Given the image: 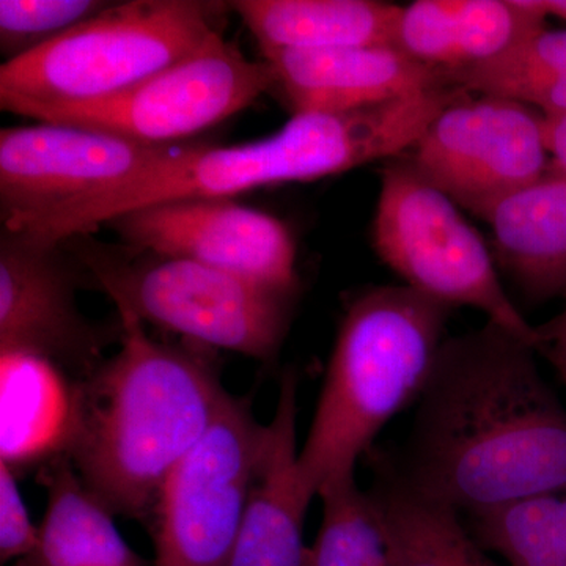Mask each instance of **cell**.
<instances>
[{"instance_id":"obj_3","label":"cell","mask_w":566,"mask_h":566,"mask_svg":"<svg viewBox=\"0 0 566 566\" xmlns=\"http://www.w3.org/2000/svg\"><path fill=\"white\" fill-rule=\"evenodd\" d=\"M117 311L120 349L77 379L66 457L112 515L145 520L229 392L202 354L158 344L137 316Z\"/></svg>"},{"instance_id":"obj_6","label":"cell","mask_w":566,"mask_h":566,"mask_svg":"<svg viewBox=\"0 0 566 566\" xmlns=\"http://www.w3.org/2000/svg\"><path fill=\"white\" fill-rule=\"evenodd\" d=\"M74 259L115 307L211 348L252 359H274L292 319L296 294L275 292L248 279L189 260L114 248L74 237Z\"/></svg>"},{"instance_id":"obj_9","label":"cell","mask_w":566,"mask_h":566,"mask_svg":"<svg viewBox=\"0 0 566 566\" xmlns=\"http://www.w3.org/2000/svg\"><path fill=\"white\" fill-rule=\"evenodd\" d=\"M274 87L268 63L216 33L200 50L109 98L33 107L22 117L84 126L151 145L210 129Z\"/></svg>"},{"instance_id":"obj_11","label":"cell","mask_w":566,"mask_h":566,"mask_svg":"<svg viewBox=\"0 0 566 566\" xmlns=\"http://www.w3.org/2000/svg\"><path fill=\"white\" fill-rule=\"evenodd\" d=\"M175 145L36 123L0 132V218L21 230L66 205L106 191L164 158Z\"/></svg>"},{"instance_id":"obj_23","label":"cell","mask_w":566,"mask_h":566,"mask_svg":"<svg viewBox=\"0 0 566 566\" xmlns=\"http://www.w3.org/2000/svg\"><path fill=\"white\" fill-rule=\"evenodd\" d=\"M468 523L475 542L504 557L510 566H566L560 495H543L469 516Z\"/></svg>"},{"instance_id":"obj_13","label":"cell","mask_w":566,"mask_h":566,"mask_svg":"<svg viewBox=\"0 0 566 566\" xmlns=\"http://www.w3.org/2000/svg\"><path fill=\"white\" fill-rule=\"evenodd\" d=\"M125 245L189 260L296 294V245L289 227L233 199H188L150 205L107 223Z\"/></svg>"},{"instance_id":"obj_5","label":"cell","mask_w":566,"mask_h":566,"mask_svg":"<svg viewBox=\"0 0 566 566\" xmlns=\"http://www.w3.org/2000/svg\"><path fill=\"white\" fill-rule=\"evenodd\" d=\"M223 6L199 0H129L39 50L0 66V106L24 115L50 104L109 98L161 73L222 32Z\"/></svg>"},{"instance_id":"obj_21","label":"cell","mask_w":566,"mask_h":566,"mask_svg":"<svg viewBox=\"0 0 566 566\" xmlns=\"http://www.w3.org/2000/svg\"><path fill=\"white\" fill-rule=\"evenodd\" d=\"M368 494L385 532L390 566H499L486 557L460 513L416 493L385 453L374 457Z\"/></svg>"},{"instance_id":"obj_16","label":"cell","mask_w":566,"mask_h":566,"mask_svg":"<svg viewBox=\"0 0 566 566\" xmlns=\"http://www.w3.org/2000/svg\"><path fill=\"white\" fill-rule=\"evenodd\" d=\"M545 21L536 0H417L401 7L394 46L450 77L520 46Z\"/></svg>"},{"instance_id":"obj_29","label":"cell","mask_w":566,"mask_h":566,"mask_svg":"<svg viewBox=\"0 0 566 566\" xmlns=\"http://www.w3.org/2000/svg\"><path fill=\"white\" fill-rule=\"evenodd\" d=\"M539 10L547 17H556L566 22V0H536Z\"/></svg>"},{"instance_id":"obj_22","label":"cell","mask_w":566,"mask_h":566,"mask_svg":"<svg viewBox=\"0 0 566 566\" xmlns=\"http://www.w3.org/2000/svg\"><path fill=\"white\" fill-rule=\"evenodd\" d=\"M455 87L501 96L543 115L566 111V31H542L501 57L450 74Z\"/></svg>"},{"instance_id":"obj_12","label":"cell","mask_w":566,"mask_h":566,"mask_svg":"<svg viewBox=\"0 0 566 566\" xmlns=\"http://www.w3.org/2000/svg\"><path fill=\"white\" fill-rule=\"evenodd\" d=\"M62 244L2 229L0 233V354L36 357L82 379L103 363V352L120 340L77 305L81 277Z\"/></svg>"},{"instance_id":"obj_27","label":"cell","mask_w":566,"mask_h":566,"mask_svg":"<svg viewBox=\"0 0 566 566\" xmlns=\"http://www.w3.org/2000/svg\"><path fill=\"white\" fill-rule=\"evenodd\" d=\"M564 297V311L551 322L536 327L539 338L536 353H542L556 368L562 381L566 382V294Z\"/></svg>"},{"instance_id":"obj_10","label":"cell","mask_w":566,"mask_h":566,"mask_svg":"<svg viewBox=\"0 0 566 566\" xmlns=\"http://www.w3.org/2000/svg\"><path fill=\"white\" fill-rule=\"evenodd\" d=\"M547 158L542 117L526 104L465 95L428 126L409 161L453 203L488 221L499 203L549 170Z\"/></svg>"},{"instance_id":"obj_17","label":"cell","mask_w":566,"mask_h":566,"mask_svg":"<svg viewBox=\"0 0 566 566\" xmlns=\"http://www.w3.org/2000/svg\"><path fill=\"white\" fill-rule=\"evenodd\" d=\"M499 263L532 301L566 294V175L549 167L488 218Z\"/></svg>"},{"instance_id":"obj_30","label":"cell","mask_w":566,"mask_h":566,"mask_svg":"<svg viewBox=\"0 0 566 566\" xmlns=\"http://www.w3.org/2000/svg\"><path fill=\"white\" fill-rule=\"evenodd\" d=\"M560 512L566 528V494H560Z\"/></svg>"},{"instance_id":"obj_19","label":"cell","mask_w":566,"mask_h":566,"mask_svg":"<svg viewBox=\"0 0 566 566\" xmlns=\"http://www.w3.org/2000/svg\"><path fill=\"white\" fill-rule=\"evenodd\" d=\"M260 50L326 51L392 44L401 7L374 0H234Z\"/></svg>"},{"instance_id":"obj_26","label":"cell","mask_w":566,"mask_h":566,"mask_svg":"<svg viewBox=\"0 0 566 566\" xmlns=\"http://www.w3.org/2000/svg\"><path fill=\"white\" fill-rule=\"evenodd\" d=\"M39 542L28 506L17 482V472L0 463V562L2 566L31 554Z\"/></svg>"},{"instance_id":"obj_15","label":"cell","mask_w":566,"mask_h":566,"mask_svg":"<svg viewBox=\"0 0 566 566\" xmlns=\"http://www.w3.org/2000/svg\"><path fill=\"white\" fill-rule=\"evenodd\" d=\"M297 375H283L230 566H307L304 524L316 497L296 442Z\"/></svg>"},{"instance_id":"obj_18","label":"cell","mask_w":566,"mask_h":566,"mask_svg":"<svg viewBox=\"0 0 566 566\" xmlns=\"http://www.w3.org/2000/svg\"><path fill=\"white\" fill-rule=\"evenodd\" d=\"M2 461L11 471L66 457L76 423L77 379L46 360L0 354Z\"/></svg>"},{"instance_id":"obj_20","label":"cell","mask_w":566,"mask_h":566,"mask_svg":"<svg viewBox=\"0 0 566 566\" xmlns=\"http://www.w3.org/2000/svg\"><path fill=\"white\" fill-rule=\"evenodd\" d=\"M48 504L39 542L11 566H148L123 538L114 515L82 482L69 457L43 465Z\"/></svg>"},{"instance_id":"obj_25","label":"cell","mask_w":566,"mask_h":566,"mask_svg":"<svg viewBox=\"0 0 566 566\" xmlns=\"http://www.w3.org/2000/svg\"><path fill=\"white\" fill-rule=\"evenodd\" d=\"M109 6L98 0H2L0 51L6 62L39 50Z\"/></svg>"},{"instance_id":"obj_14","label":"cell","mask_w":566,"mask_h":566,"mask_svg":"<svg viewBox=\"0 0 566 566\" xmlns=\"http://www.w3.org/2000/svg\"><path fill=\"white\" fill-rule=\"evenodd\" d=\"M260 51L293 115L363 109L453 85L444 71L417 62L392 44Z\"/></svg>"},{"instance_id":"obj_2","label":"cell","mask_w":566,"mask_h":566,"mask_svg":"<svg viewBox=\"0 0 566 566\" xmlns=\"http://www.w3.org/2000/svg\"><path fill=\"white\" fill-rule=\"evenodd\" d=\"M455 102L447 88L335 114H297L273 136L230 147H175L106 191L66 205L17 232L61 244L106 227L125 212L188 199L314 181L412 150L428 126Z\"/></svg>"},{"instance_id":"obj_1","label":"cell","mask_w":566,"mask_h":566,"mask_svg":"<svg viewBox=\"0 0 566 566\" xmlns=\"http://www.w3.org/2000/svg\"><path fill=\"white\" fill-rule=\"evenodd\" d=\"M535 349L504 327L446 338L394 471L423 497L476 516L566 494V409Z\"/></svg>"},{"instance_id":"obj_24","label":"cell","mask_w":566,"mask_h":566,"mask_svg":"<svg viewBox=\"0 0 566 566\" xmlns=\"http://www.w3.org/2000/svg\"><path fill=\"white\" fill-rule=\"evenodd\" d=\"M322 523L307 566H390L385 532L368 491L356 479L319 491Z\"/></svg>"},{"instance_id":"obj_8","label":"cell","mask_w":566,"mask_h":566,"mask_svg":"<svg viewBox=\"0 0 566 566\" xmlns=\"http://www.w3.org/2000/svg\"><path fill=\"white\" fill-rule=\"evenodd\" d=\"M264 434L251 400L229 394L164 483L153 512L155 566H230Z\"/></svg>"},{"instance_id":"obj_4","label":"cell","mask_w":566,"mask_h":566,"mask_svg":"<svg viewBox=\"0 0 566 566\" xmlns=\"http://www.w3.org/2000/svg\"><path fill=\"white\" fill-rule=\"evenodd\" d=\"M450 311L408 285L374 286L354 297L300 449L301 471L316 495L352 479L382 428L419 400Z\"/></svg>"},{"instance_id":"obj_28","label":"cell","mask_w":566,"mask_h":566,"mask_svg":"<svg viewBox=\"0 0 566 566\" xmlns=\"http://www.w3.org/2000/svg\"><path fill=\"white\" fill-rule=\"evenodd\" d=\"M542 136L547 155L553 158L551 169L566 175V111L542 115Z\"/></svg>"},{"instance_id":"obj_7","label":"cell","mask_w":566,"mask_h":566,"mask_svg":"<svg viewBox=\"0 0 566 566\" xmlns=\"http://www.w3.org/2000/svg\"><path fill=\"white\" fill-rule=\"evenodd\" d=\"M374 244L405 285L452 308H475L538 349L536 327L506 293L485 241L409 159H395L382 169Z\"/></svg>"}]
</instances>
